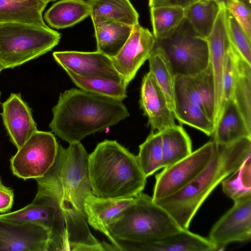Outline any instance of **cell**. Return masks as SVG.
<instances>
[{"label": "cell", "mask_w": 251, "mask_h": 251, "mask_svg": "<svg viewBox=\"0 0 251 251\" xmlns=\"http://www.w3.org/2000/svg\"><path fill=\"white\" fill-rule=\"evenodd\" d=\"M0 113L11 142L19 149L38 130L28 105L20 94L11 93L1 103Z\"/></svg>", "instance_id": "cell-19"}, {"label": "cell", "mask_w": 251, "mask_h": 251, "mask_svg": "<svg viewBox=\"0 0 251 251\" xmlns=\"http://www.w3.org/2000/svg\"><path fill=\"white\" fill-rule=\"evenodd\" d=\"M58 145L51 132L37 130L11 158L13 175L25 180L43 177L55 160Z\"/></svg>", "instance_id": "cell-9"}, {"label": "cell", "mask_w": 251, "mask_h": 251, "mask_svg": "<svg viewBox=\"0 0 251 251\" xmlns=\"http://www.w3.org/2000/svg\"><path fill=\"white\" fill-rule=\"evenodd\" d=\"M159 132L162 138L163 168L181 160L192 152L191 139L182 126L176 125Z\"/></svg>", "instance_id": "cell-25"}, {"label": "cell", "mask_w": 251, "mask_h": 251, "mask_svg": "<svg viewBox=\"0 0 251 251\" xmlns=\"http://www.w3.org/2000/svg\"><path fill=\"white\" fill-rule=\"evenodd\" d=\"M238 75L232 99L242 114L248 129L251 131V65L238 53Z\"/></svg>", "instance_id": "cell-29"}, {"label": "cell", "mask_w": 251, "mask_h": 251, "mask_svg": "<svg viewBox=\"0 0 251 251\" xmlns=\"http://www.w3.org/2000/svg\"><path fill=\"white\" fill-rule=\"evenodd\" d=\"M215 142L211 140L181 160L155 176L152 199L154 201L181 189L194 179L209 163Z\"/></svg>", "instance_id": "cell-10"}, {"label": "cell", "mask_w": 251, "mask_h": 251, "mask_svg": "<svg viewBox=\"0 0 251 251\" xmlns=\"http://www.w3.org/2000/svg\"><path fill=\"white\" fill-rule=\"evenodd\" d=\"M234 204L213 225L208 240L217 251L234 242H246L251 238V193L233 200Z\"/></svg>", "instance_id": "cell-11"}, {"label": "cell", "mask_w": 251, "mask_h": 251, "mask_svg": "<svg viewBox=\"0 0 251 251\" xmlns=\"http://www.w3.org/2000/svg\"><path fill=\"white\" fill-rule=\"evenodd\" d=\"M88 158L80 142L70 143L67 148L59 144L52 166L43 177L35 179L37 184L56 197L61 206H74L85 218L84 201L93 194Z\"/></svg>", "instance_id": "cell-5"}, {"label": "cell", "mask_w": 251, "mask_h": 251, "mask_svg": "<svg viewBox=\"0 0 251 251\" xmlns=\"http://www.w3.org/2000/svg\"><path fill=\"white\" fill-rule=\"evenodd\" d=\"M90 14V6L87 1L61 0L46 12L44 19L50 27L62 29L74 25Z\"/></svg>", "instance_id": "cell-24"}, {"label": "cell", "mask_w": 251, "mask_h": 251, "mask_svg": "<svg viewBox=\"0 0 251 251\" xmlns=\"http://www.w3.org/2000/svg\"><path fill=\"white\" fill-rule=\"evenodd\" d=\"M149 72L163 93L168 105L174 113L175 76L162 50L155 46L149 58Z\"/></svg>", "instance_id": "cell-27"}, {"label": "cell", "mask_w": 251, "mask_h": 251, "mask_svg": "<svg viewBox=\"0 0 251 251\" xmlns=\"http://www.w3.org/2000/svg\"><path fill=\"white\" fill-rule=\"evenodd\" d=\"M0 219L32 223L49 232L47 251H104V243L91 233L86 218L76 209L61 207L58 199L38 185L32 201L24 208L0 214Z\"/></svg>", "instance_id": "cell-1"}, {"label": "cell", "mask_w": 251, "mask_h": 251, "mask_svg": "<svg viewBox=\"0 0 251 251\" xmlns=\"http://www.w3.org/2000/svg\"><path fill=\"white\" fill-rule=\"evenodd\" d=\"M251 155V138L244 137L225 146L216 143L209 163L200 174L177 192L155 201L181 229H188L191 221L211 192Z\"/></svg>", "instance_id": "cell-3"}, {"label": "cell", "mask_w": 251, "mask_h": 251, "mask_svg": "<svg viewBox=\"0 0 251 251\" xmlns=\"http://www.w3.org/2000/svg\"><path fill=\"white\" fill-rule=\"evenodd\" d=\"M251 155L248 157L238 169L222 181L224 193L232 200L251 193Z\"/></svg>", "instance_id": "cell-34"}, {"label": "cell", "mask_w": 251, "mask_h": 251, "mask_svg": "<svg viewBox=\"0 0 251 251\" xmlns=\"http://www.w3.org/2000/svg\"><path fill=\"white\" fill-rule=\"evenodd\" d=\"M227 9L251 40V8L238 0H232Z\"/></svg>", "instance_id": "cell-37"}, {"label": "cell", "mask_w": 251, "mask_h": 251, "mask_svg": "<svg viewBox=\"0 0 251 251\" xmlns=\"http://www.w3.org/2000/svg\"><path fill=\"white\" fill-rule=\"evenodd\" d=\"M45 0L49 3L50 1H55L56 0Z\"/></svg>", "instance_id": "cell-42"}, {"label": "cell", "mask_w": 251, "mask_h": 251, "mask_svg": "<svg viewBox=\"0 0 251 251\" xmlns=\"http://www.w3.org/2000/svg\"><path fill=\"white\" fill-rule=\"evenodd\" d=\"M226 18L228 36L231 45L244 59L251 65V40L226 8Z\"/></svg>", "instance_id": "cell-35"}, {"label": "cell", "mask_w": 251, "mask_h": 251, "mask_svg": "<svg viewBox=\"0 0 251 251\" xmlns=\"http://www.w3.org/2000/svg\"><path fill=\"white\" fill-rule=\"evenodd\" d=\"M48 3L45 0H0V24L24 23L50 28L42 16Z\"/></svg>", "instance_id": "cell-23"}, {"label": "cell", "mask_w": 251, "mask_h": 251, "mask_svg": "<svg viewBox=\"0 0 251 251\" xmlns=\"http://www.w3.org/2000/svg\"><path fill=\"white\" fill-rule=\"evenodd\" d=\"M49 238L41 226L0 219V251H47Z\"/></svg>", "instance_id": "cell-16"}, {"label": "cell", "mask_w": 251, "mask_h": 251, "mask_svg": "<svg viewBox=\"0 0 251 251\" xmlns=\"http://www.w3.org/2000/svg\"><path fill=\"white\" fill-rule=\"evenodd\" d=\"M88 170L93 194L100 198H134L147 182L137 156L115 140L97 145L89 154Z\"/></svg>", "instance_id": "cell-4"}, {"label": "cell", "mask_w": 251, "mask_h": 251, "mask_svg": "<svg viewBox=\"0 0 251 251\" xmlns=\"http://www.w3.org/2000/svg\"><path fill=\"white\" fill-rule=\"evenodd\" d=\"M95 28L97 50L112 58L121 50L133 26L100 16L91 17Z\"/></svg>", "instance_id": "cell-21"}, {"label": "cell", "mask_w": 251, "mask_h": 251, "mask_svg": "<svg viewBox=\"0 0 251 251\" xmlns=\"http://www.w3.org/2000/svg\"><path fill=\"white\" fill-rule=\"evenodd\" d=\"M221 7L215 0H198L184 8V17L201 36L206 38Z\"/></svg>", "instance_id": "cell-28"}, {"label": "cell", "mask_w": 251, "mask_h": 251, "mask_svg": "<svg viewBox=\"0 0 251 251\" xmlns=\"http://www.w3.org/2000/svg\"><path fill=\"white\" fill-rule=\"evenodd\" d=\"M174 114L183 124L198 129L207 136L212 135L214 125L198 105L175 92Z\"/></svg>", "instance_id": "cell-31"}, {"label": "cell", "mask_w": 251, "mask_h": 251, "mask_svg": "<svg viewBox=\"0 0 251 251\" xmlns=\"http://www.w3.org/2000/svg\"><path fill=\"white\" fill-rule=\"evenodd\" d=\"M113 238L145 242L182 230L168 212L152 198L141 192L133 202L108 226Z\"/></svg>", "instance_id": "cell-6"}, {"label": "cell", "mask_w": 251, "mask_h": 251, "mask_svg": "<svg viewBox=\"0 0 251 251\" xmlns=\"http://www.w3.org/2000/svg\"><path fill=\"white\" fill-rule=\"evenodd\" d=\"M61 34L50 28L8 23L0 24V66L13 68L51 50Z\"/></svg>", "instance_id": "cell-7"}, {"label": "cell", "mask_w": 251, "mask_h": 251, "mask_svg": "<svg viewBox=\"0 0 251 251\" xmlns=\"http://www.w3.org/2000/svg\"><path fill=\"white\" fill-rule=\"evenodd\" d=\"M198 0H149L150 7L177 6L185 8Z\"/></svg>", "instance_id": "cell-39"}, {"label": "cell", "mask_w": 251, "mask_h": 251, "mask_svg": "<svg viewBox=\"0 0 251 251\" xmlns=\"http://www.w3.org/2000/svg\"><path fill=\"white\" fill-rule=\"evenodd\" d=\"M139 104L153 130L160 131L176 125L174 113L150 72L142 79Z\"/></svg>", "instance_id": "cell-18"}, {"label": "cell", "mask_w": 251, "mask_h": 251, "mask_svg": "<svg viewBox=\"0 0 251 251\" xmlns=\"http://www.w3.org/2000/svg\"><path fill=\"white\" fill-rule=\"evenodd\" d=\"M139 148L137 157L147 177L163 168L162 138L159 131L154 133L152 130Z\"/></svg>", "instance_id": "cell-32"}, {"label": "cell", "mask_w": 251, "mask_h": 251, "mask_svg": "<svg viewBox=\"0 0 251 251\" xmlns=\"http://www.w3.org/2000/svg\"><path fill=\"white\" fill-rule=\"evenodd\" d=\"M72 82L79 89L122 101L127 97V85L124 81L83 77L64 69Z\"/></svg>", "instance_id": "cell-30"}, {"label": "cell", "mask_w": 251, "mask_h": 251, "mask_svg": "<svg viewBox=\"0 0 251 251\" xmlns=\"http://www.w3.org/2000/svg\"><path fill=\"white\" fill-rule=\"evenodd\" d=\"M245 4H246L248 6L251 8V0H238Z\"/></svg>", "instance_id": "cell-41"}, {"label": "cell", "mask_w": 251, "mask_h": 251, "mask_svg": "<svg viewBox=\"0 0 251 251\" xmlns=\"http://www.w3.org/2000/svg\"></svg>", "instance_id": "cell-44"}, {"label": "cell", "mask_w": 251, "mask_h": 251, "mask_svg": "<svg viewBox=\"0 0 251 251\" xmlns=\"http://www.w3.org/2000/svg\"><path fill=\"white\" fill-rule=\"evenodd\" d=\"M152 34L156 39L167 37L184 17V9L177 6L150 7Z\"/></svg>", "instance_id": "cell-33"}, {"label": "cell", "mask_w": 251, "mask_h": 251, "mask_svg": "<svg viewBox=\"0 0 251 251\" xmlns=\"http://www.w3.org/2000/svg\"><path fill=\"white\" fill-rule=\"evenodd\" d=\"M175 92L198 105L214 125L215 98L213 70L209 63L200 73L192 76H176Z\"/></svg>", "instance_id": "cell-17"}, {"label": "cell", "mask_w": 251, "mask_h": 251, "mask_svg": "<svg viewBox=\"0 0 251 251\" xmlns=\"http://www.w3.org/2000/svg\"><path fill=\"white\" fill-rule=\"evenodd\" d=\"M117 251H217L208 238L188 229L145 242L114 239Z\"/></svg>", "instance_id": "cell-13"}, {"label": "cell", "mask_w": 251, "mask_h": 251, "mask_svg": "<svg viewBox=\"0 0 251 251\" xmlns=\"http://www.w3.org/2000/svg\"><path fill=\"white\" fill-rule=\"evenodd\" d=\"M52 113L49 127L69 144L102 132L129 115L121 100L74 88L60 94Z\"/></svg>", "instance_id": "cell-2"}, {"label": "cell", "mask_w": 251, "mask_h": 251, "mask_svg": "<svg viewBox=\"0 0 251 251\" xmlns=\"http://www.w3.org/2000/svg\"><path fill=\"white\" fill-rule=\"evenodd\" d=\"M155 43V38L148 28L138 24L125 45L114 57L111 58L114 66L128 85L138 71L149 59Z\"/></svg>", "instance_id": "cell-12"}, {"label": "cell", "mask_w": 251, "mask_h": 251, "mask_svg": "<svg viewBox=\"0 0 251 251\" xmlns=\"http://www.w3.org/2000/svg\"><path fill=\"white\" fill-rule=\"evenodd\" d=\"M134 201V198L108 199L98 197L93 194L85 199L83 209L87 223L95 229L112 240L108 226Z\"/></svg>", "instance_id": "cell-20"}, {"label": "cell", "mask_w": 251, "mask_h": 251, "mask_svg": "<svg viewBox=\"0 0 251 251\" xmlns=\"http://www.w3.org/2000/svg\"><path fill=\"white\" fill-rule=\"evenodd\" d=\"M221 6L226 8H227L228 6L232 0H215Z\"/></svg>", "instance_id": "cell-40"}, {"label": "cell", "mask_w": 251, "mask_h": 251, "mask_svg": "<svg viewBox=\"0 0 251 251\" xmlns=\"http://www.w3.org/2000/svg\"><path fill=\"white\" fill-rule=\"evenodd\" d=\"M52 55L64 70L79 76L124 81L115 68L111 58L98 51H55Z\"/></svg>", "instance_id": "cell-14"}, {"label": "cell", "mask_w": 251, "mask_h": 251, "mask_svg": "<svg viewBox=\"0 0 251 251\" xmlns=\"http://www.w3.org/2000/svg\"><path fill=\"white\" fill-rule=\"evenodd\" d=\"M3 70V69L2 68V67L0 66V72L1 71V70Z\"/></svg>", "instance_id": "cell-43"}, {"label": "cell", "mask_w": 251, "mask_h": 251, "mask_svg": "<svg viewBox=\"0 0 251 251\" xmlns=\"http://www.w3.org/2000/svg\"><path fill=\"white\" fill-rule=\"evenodd\" d=\"M212 135V140L222 146L230 144L244 137L251 138V131L233 99L224 102Z\"/></svg>", "instance_id": "cell-22"}, {"label": "cell", "mask_w": 251, "mask_h": 251, "mask_svg": "<svg viewBox=\"0 0 251 251\" xmlns=\"http://www.w3.org/2000/svg\"><path fill=\"white\" fill-rule=\"evenodd\" d=\"M91 17L100 16L134 26L139 24V14L129 0H88Z\"/></svg>", "instance_id": "cell-26"}, {"label": "cell", "mask_w": 251, "mask_h": 251, "mask_svg": "<svg viewBox=\"0 0 251 251\" xmlns=\"http://www.w3.org/2000/svg\"><path fill=\"white\" fill-rule=\"evenodd\" d=\"M238 53L231 45L226 57L222 79L223 106L225 101L232 99L234 87L238 75Z\"/></svg>", "instance_id": "cell-36"}, {"label": "cell", "mask_w": 251, "mask_h": 251, "mask_svg": "<svg viewBox=\"0 0 251 251\" xmlns=\"http://www.w3.org/2000/svg\"><path fill=\"white\" fill-rule=\"evenodd\" d=\"M155 46L164 53L175 77L196 75L210 63L206 38L201 36L185 18L167 37L155 39Z\"/></svg>", "instance_id": "cell-8"}, {"label": "cell", "mask_w": 251, "mask_h": 251, "mask_svg": "<svg viewBox=\"0 0 251 251\" xmlns=\"http://www.w3.org/2000/svg\"><path fill=\"white\" fill-rule=\"evenodd\" d=\"M13 191L2 184L0 180V213H9L14 201Z\"/></svg>", "instance_id": "cell-38"}, {"label": "cell", "mask_w": 251, "mask_h": 251, "mask_svg": "<svg viewBox=\"0 0 251 251\" xmlns=\"http://www.w3.org/2000/svg\"><path fill=\"white\" fill-rule=\"evenodd\" d=\"M206 39L208 45L209 61L214 76L215 98V129L223 107L222 79L225 59L231 46L227 31L225 7L221 8L213 28Z\"/></svg>", "instance_id": "cell-15"}]
</instances>
